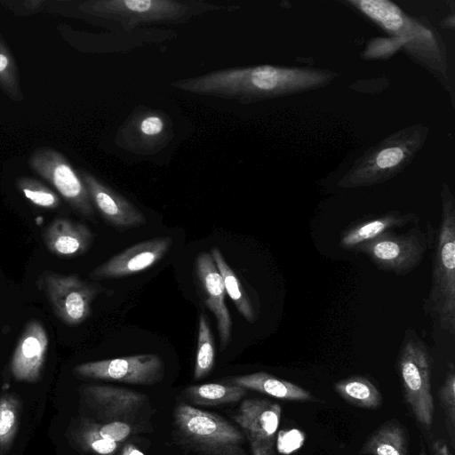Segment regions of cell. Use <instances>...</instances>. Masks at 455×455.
Instances as JSON below:
<instances>
[{"label": "cell", "mask_w": 455, "mask_h": 455, "mask_svg": "<svg viewBox=\"0 0 455 455\" xmlns=\"http://www.w3.org/2000/svg\"><path fill=\"white\" fill-rule=\"evenodd\" d=\"M303 440L304 435L298 430L282 431L277 437V448L280 452L287 454L297 450Z\"/></svg>", "instance_id": "cell-31"}, {"label": "cell", "mask_w": 455, "mask_h": 455, "mask_svg": "<svg viewBox=\"0 0 455 455\" xmlns=\"http://www.w3.org/2000/svg\"><path fill=\"white\" fill-rule=\"evenodd\" d=\"M174 136L173 122L164 111L140 106L119 127L115 143L120 148L140 156L155 155Z\"/></svg>", "instance_id": "cell-6"}, {"label": "cell", "mask_w": 455, "mask_h": 455, "mask_svg": "<svg viewBox=\"0 0 455 455\" xmlns=\"http://www.w3.org/2000/svg\"><path fill=\"white\" fill-rule=\"evenodd\" d=\"M0 89L13 101H21L19 68L10 48L0 33Z\"/></svg>", "instance_id": "cell-26"}, {"label": "cell", "mask_w": 455, "mask_h": 455, "mask_svg": "<svg viewBox=\"0 0 455 455\" xmlns=\"http://www.w3.org/2000/svg\"><path fill=\"white\" fill-rule=\"evenodd\" d=\"M281 412L280 404L266 399L242 402L233 419L249 442L252 455H275Z\"/></svg>", "instance_id": "cell-10"}, {"label": "cell", "mask_w": 455, "mask_h": 455, "mask_svg": "<svg viewBox=\"0 0 455 455\" xmlns=\"http://www.w3.org/2000/svg\"><path fill=\"white\" fill-rule=\"evenodd\" d=\"M196 271L204 302L215 317L220 349L223 352L230 342L232 318L225 302L226 291L222 277L210 252L204 251L197 255Z\"/></svg>", "instance_id": "cell-14"}, {"label": "cell", "mask_w": 455, "mask_h": 455, "mask_svg": "<svg viewBox=\"0 0 455 455\" xmlns=\"http://www.w3.org/2000/svg\"><path fill=\"white\" fill-rule=\"evenodd\" d=\"M226 383L287 401H315L307 389L265 371L228 378Z\"/></svg>", "instance_id": "cell-17"}, {"label": "cell", "mask_w": 455, "mask_h": 455, "mask_svg": "<svg viewBox=\"0 0 455 455\" xmlns=\"http://www.w3.org/2000/svg\"><path fill=\"white\" fill-rule=\"evenodd\" d=\"M210 253L222 277L226 293L232 299L242 316L247 322L254 323L257 319V315L247 293L241 284L240 280L227 263L219 248L213 247Z\"/></svg>", "instance_id": "cell-21"}, {"label": "cell", "mask_w": 455, "mask_h": 455, "mask_svg": "<svg viewBox=\"0 0 455 455\" xmlns=\"http://www.w3.org/2000/svg\"><path fill=\"white\" fill-rule=\"evenodd\" d=\"M73 372L84 379L154 385L164 378V363L158 355L141 354L80 363Z\"/></svg>", "instance_id": "cell-9"}, {"label": "cell", "mask_w": 455, "mask_h": 455, "mask_svg": "<svg viewBox=\"0 0 455 455\" xmlns=\"http://www.w3.org/2000/svg\"><path fill=\"white\" fill-rule=\"evenodd\" d=\"M334 389L342 399L360 408L377 409L382 403L379 389L363 376L340 379L334 384Z\"/></svg>", "instance_id": "cell-22"}, {"label": "cell", "mask_w": 455, "mask_h": 455, "mask_svg": "<svg viewBox=\"0 0 455 455\" xmlns=\"http://www.w3.org/2000/svg\"><path fill=\"white\" fill-rule=\"evenodd\" d=\"M438 397L444 412L446 427L454 445L455 440V367L453 363L448 364L445 379L438 391Z\"/></svg>", "instance_id": "cell-29"}, {"label": "cell", "mask_w": 455, "mask_h": 455, "mask_svg": "<svg viewBox=\"0 0 455 455\" xmlns=\"http://www.w3.org/2000/svg\"><path fill=\"white\" fill-rule=\"evenodd\" d=\"M184 394L194 404L219 406L240 401L247 394V390L228 383H206L188 387Z\"/></svg>", "instance_id": "cell-20"}, {"label": "cell", "mask_w": 455, "mask_h": 455, "mask_svg": "<svg viewBox=\"0 0 455 455\" xmlns=\"http://www.w3.org/2000/svg\"><path fill=\"white\" fill-rule=\"evenodd\" d=\"M359 5L365 14L387 30L396 31L403 25L401 11L388 1L363 0L359 2Z\"/></svg>", "instance_id": "cell-27"}, {"label": "cell", "mask_w": 455, "mask_h": 455, "mask_svg": "<svg viewBox=\"0 0 455 455\" xmlns=\"http://www.w3.org/2000/svg\"><path fill=\"white\" fill-rule=\"evenodd\" d=\"M403 158V152L401 148L393 147L383 149L377 156V165L381 169L391 168L398 164Z\"/></svg>", "instance_id": "cell-32"}, {"label": "cell", "mask_w": 455, "mask_h": 455, "mask_svg": "<svg viewBox=\"0 0 455 455\" xmlns=\"http://www.w3.org/2000/svg\"><path fill=\"white\" fill-rule=\"evenodd\" d=\"M43 237L52 253L66 257L84 253L93 240L88 227L68 219L54 220L45 228Z\"/></svg>", "instance_id": "cell-16"}, {"label": "cell", "mask_w": 455, "mask_h": 455, "mask_svg": "<svg viewBox=\"0 0 455 455\" xmlns=\"http://www.w3.org/2000/svg\"><path fill=\"white\" fill-rule=\"evenodd\" d=\"M427 250L425 234L414 227L404 234L386 232L353 251L363 253L382 271L406 275L421 263Z\"/></svg>", "instance_id": "cell-5"}, {"label": "cell", "mask_w": 455, "mask_h": 455, "mask_svg": "<svg viewBox=\"0 0 455 455\" xmlns=\"http://www.w3.org/2000/svg\"><path fill=\"white\" fill-rule=\"evenodd\" d=\"M235 8L200 0H89L78 5L83 14L125 31L148 24H180L208 12Z\"/></svg>", "instance_id": "cell-1"}, {"label": "cell", "mask_w": 455, "mask_h": 455, "mask_svg": "<svg viewBox=\"0 0 455 455\" xmlns=\"http://www.w3.org/2000/svg\"><path fill=\"white\" fill-rule=\"evenodd\" d=\"M28 164L76 212L86 217L93 215V205L87 189L77 171L63 154L50 147H40L30 154Z\"/></svg>", "instance_id": "cell-7"}, {"label": "cell", "mask_w": 455, "mask_h": 455, "mask_svg": "<svg viewBox=\"0 0 455 455\" xmlns=\"http://www.w3.org/2000/svg\"><path fill=\"white\" fill-rule=\"evenodd\" d=\"M40 283L55 315L66 324L77 325L91 314V305L101 291L97 283H89L76 275L44 271Z\"/></svg>", "instance_id": "cell-8"}, {"label": "cell", "mask_w": 455, "mask_h": 455, "mask_svg": "<svg viewBox=\"0 0 455 455\" xmlns=\"http://www.w3.org/2000/svg\"><path fill=\"white\" fill-rule=\"evenodd\" d=\"M172 243L171 236L155 237L138 243L97 267L90 276L94 279H110L135 275L161 260Z\"/></svg>", "instance_id": "cell-12"}, {"label": "cell", "mask_w": 455, "mask_h": 455, "mask_svg": "<svg viewBox=\"0 0 455 455\" xmlns=\"http://www.w3.org/2000/svg\"><path fill=\"white\" fill-rule=\"evenodd\" d=\"M419 455H425V453L423 451H421Z\"/></svg>", "instance_id": "cell-35"}, {"label": "cell", "mask_w": 455, "mask_h": 455, "mask_svg": "<svg viewBox=\"0 0 455 455\" xmlns=\"http://www.w3.org/2000/svg\"><path fill=\"white\" fill-rule=\"evenodd\" d=\"M424 310L441 329L455 335V203L445 189L432 260L431 285Z\"/></svg>", "instance_id": "cell-2"}, {"label": "cell", "mask_w": 455, "mask_h": 455, "mask_svg": "<svg viewBox=\"0 0 455 455\" xmlns=\"http://www.w3.org/2000/svg\"><path fill=\"white\" fill-rule=\"evenodd\" d=\"M21 402L12 394L0 397V451L12 445L20 425Z\"/></svg>", "instance_id": "cell-24"}, {"label": "cell", "mask_w": 455, "mask_h": 455, "mask_svg": "<svg viewBox=\"0 0 455 455\" xmlns=\"http://www.w3.org/2000/svg\"><path fill=\"white\" fill-rule=\"evenodd\" d=\"M92 205L109 224L117 228H134L145 221L144 214L132 203L89 171L79 168Z\"/></svg>", "instance_id": "cell-13"}, {"label": "cell", "mask_w": 455, "mask_h": 455, "mask_svg": "<svg viewBox=\"0 0 455 455\" xmlns=\"http://www.w3.org/2000/svg\"><path fill=\"white\" fill-rule=\"evenodd\" d=\"M82 393L100 423L121 420L138 427L135 420L148 403L144 394L119 387L90 385L83 387Z\"/></svg>", "instance_id": "cell-11"}, {"label": "cell", "mask_w": 455, "mask_h": 455, "mask_svg": "<svg viewBox=\"0 0 455 455\" xmlns=\"http://www.w3.org/2000/svg\"><path fill=\"white\" fill-rule=\"evenodd\" d=\"M16 187L28 201L38 207L54 210L60 204V197L54 191L32 177H20L16 180Z\"/></svg>", "instance_id": "cell-28"}, {"label": "cell", "mask_w": 455, "mask_h": 455, "mask_svg": "<svg viewBox=\"0 0 455 455\" xmlns=\"http://www.w3.org/2000/svg\"><path fill=\"white\" fill-rule=\"evenodd\" d=\"M48 343L42 323L36 320L28 323L11 361V371L15 379L36 382L41 378Z\"/></svg>", "instance_id": "cell-15"}, {"label": "cell", "mask_w": 455, "mask_h": 455, "mask_svg": "<svg viewBox=\"0 0 455 455\" xmlns=\"http://www.w3.org/2000/svg\"><path fill=\"white\" fill-rule=\"evenodd\" d=\"M435 455H453L444 440L438 439L433 445Z\"/></svg>", "instance_id": "cell-33"}, {"label": "cell", "mask_w": 455, "mask_h": 455, "mask_svg": "<svg viewBox=\"0 0 455 455\" xmlns=\"http://www.w3.org/2000/svg\"><path fill=\"white\" fill-rule=\"evenodd\" d=\"M174 432L180 444L200 455H246L244 435L223 417L185 403L173 411Z\"/></svg>", "instance_id": "cell-3"}, {"label": "cell", "mask_w": 455, "mask_h": 455, "mask_svg": "<svg viewBox=\"0 0 455 455\" xmlns=\"http://www.w3.org/2000/svg\"><path fill=\"white\" fill-rule=\"evenodd\" d=\"M432 360L425 342L414 330L406 331L397 356L403 396L417 421L430 427L434 419L431 393Z\"/></svg>", "instance_id": "cell-4"}, {"label": "cell", "mask_w": 455, "mask_h": 455, "mask_svg": "<svg viewBox=\"0 0 455 455\" xmlns=\"http://www.w3.org/2000/svg\"><path fill=\"white\" fill-rule=\"evenodd\" d=\"M72 438L85 451L97 455H114L119 448L118 443L103 438L97 422L90 419H80L72 431Z\"/></svg>", "instance_id": "cell-23"}, {"label": "cell", "mask_w": 455, "mask_h": 455, "mask_svg": "<svg viewBox=\"0 0 455 455\" xmlns=\"http://www.w3.org/2000/svg\"><path fill=\"white\" fill-rule=\"evenodd\" d=\"M120 455H145L140 449L132 443H127L122 449Z\"/></svg>", "instance_id": "cell-34"}, {"label": "cell", "mask_w": 455, "mask_h": 455, "mask_svg": "<svg viewBox=\"0 0 455 455\" xmlns=\"http://www.w3.org/2000/svg\"><path fill=\"white\" fill-rule=\"evenodd\" d=\"M215 362V348L212 330L204 314L199 316L197 348L194 368V379H201L212 370Z\"/></svg>", "instance_id": "cell-25"}, {"label": "cell", "mask_w": 455, "mask_h": 455, "mask_svg": "<svg viewBox=\"0 0 455 455\" xmlns=\"http://www.w3.org/2000/svg\"><path fill=\"white\" fill-rule=\"evenodd\" d=\"M408 433L403 425L389 419L367 438L360 450L362 455H408Z\"/></svg>", "instance_id": "cell-19"}, {"label": "cell", "mask_w": 455, "mask_h": 455, "mask_svg": "<svg viewBox=\"0 0 455 455\" xmlns=\"http://www.w3.org/2000/svg\"><path fill=\"white\" fill-rule=\"evenodd\" d=\"M97 427L103 438L120 443L132 435L137 427L129 422L113 420L104 423L97 422Z\"/></svg>", "instance_id": "cell-30"}, {"label": "cell", "mask_w": 455, "mask_h": 455, "mask_svg": "<svg viewBox=\"0 0 455 455\" xmlns=\"http://www.w3.org/2000/svg\"><path fill=\"white\" fill-rule=\"evenodd\" d=\"M416 216L411 213L401 214L391 212L352 224L346 228L339 238L340 247L354 251L360 244L369 242L380 235L413 222Z\"/></svg>", "instance_id": "cell-18"}]
</instances>
